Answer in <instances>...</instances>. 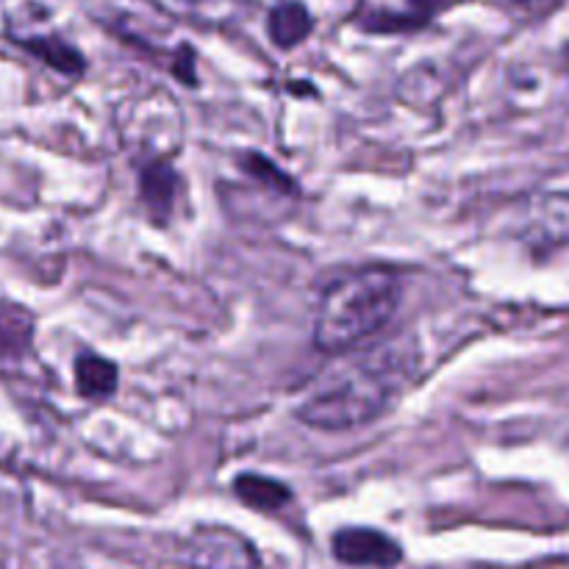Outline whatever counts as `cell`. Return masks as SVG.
Returning <instances> with one entry per match:
<instances>
[{"instance_id": "cell-17", "label": "cell", "mask_w": 569, "mask_h": 569, "mask_svg": "<svg viewBox=\"0 0 569 569\" xmlns=\"http://www.w3.org/2000/svg\"><path fill=\"white\" fill-rule=\"evenodd\" d=\"M187 3H198V0H187Z\"/></svg>"}, {"instance_id": "cell-10", "label": "cell", "mask_w": 569, "mask_h": 569, "mask_svg": "<svg viewBox=\"0 0 569 569\" xmlns=\"http://www.w3.org/2000/svg\"><path fill=\"white\" fill-rule=\"evenodd\" d=\"M17 44L31 56H37L39 61H44L50 70L61 72V76H81L87 70V59L81 56V50L72 48L61 37H26L17 39Z\"/></svg>"}, {"instance_id": "cell-14", "label": "cell", "mask_w": 569, "mask_h": 569, "mask_svg": "<svg viewBox=\"0 0 569 569\" xmlns=\"http://www.w3.org/2000/svg\"><path fill=\"white\" fill-rule=\"evenodd\" d=\"M172 72H176V78H181L183 83H189V87H194V83H198V78H194V53L189 44H181V48H178L176 67H172Z\"/></svg>"}, {"instance_id": "cell-13", "label": "cell", "mask_w": 569, "mask_h": 569, "mask_svg": "<svg viewBox=\"0 0 569 569\" xmlns=\"http://www.w3.org/2000/svg\"><path fill=\"white\" fill-rule=\"evenodd\" d=\"M428 20H422L420 14H398V11H387V9H376L361 20V26L367 28L370 33H406V31H417V28L426 26Z\"/></svg>"}, {"instance_id": "cell-12", "label": "cell", "mask_w": 569, "mask_h": 569, "mask_svg": "<svg viewBox=\"0 0 569 569\" xmlns=\"http://www.w3.org/2000/svg\"><path fill=\"white\" fill-rule=\"evenodd\" d=\"M31 337V317L17 306H0V359H20Z\"/></svg>"}, {"instance_id": "cell-7", "label": "cell", "mask_w": 569, "mask_h": 569, "mask_svg": "<svg viewBox=\"0 0 569 569\" xmlns=\"http://www.w3.org/2000/svg\"><path fill=\"white\" fill-rule=\"evenodd\" d=\"M315 28V17L309 14L303 3L298 0H287V3H278L276 9L267 17V33H270L272 44L281 50H292L303 42L306 37Z\"/></svg>"}, {"instance_id": "cell-5", "label": "cell", "mask_w": 569, "mask_h": 569, "mask_svg": "<svg viewBox=\"0 0 569 569\" xmlns=\"http://www.w3.org/2000/svg\"><path fill=\"white\" fill-rule=\"evenodd\" d=\"M522 237L531 250H553L569 242V192L539 194L528 206Z\"/></svg>"}, {"instance_id": "cell-2", "label": "cell", "mask_w": 569, "mask_h": 569, "mask_svg": "<svg viewBox=\"0 0 569 569\" xmlns=\"http://www.w3.org/2000/svg\"><path fill=\"white\" fill-rule=\"evenodd\" d=\"M403 300L400 276L389 267H365L322 292L315 315V348L342 356L381 333Z\"/></svg>"}, {"instance_id": "cell-11", "label": "cell", "mask_w": 569, "mask_h": 569, "mask_svg": "<svg viewBox=\"0 0 569 569\" xmlns=\"http://www.w3.org/2000/svg\"><path fill=\"white\" fill-rule=\"evenodd\" d=\"M239 167L244 170V176H250L256 183H261L264 192H276L278 198H295V194H298V187H295L292 178H289L276 161L267 159L264 153L248 150V153L239 156Z\"/></svg>"}, {"instance_id": "cell-1", "label": "cell", "mask_w": 569, "mask_h": 569, "mask_svg": "<svg viewBox=\"0 0 569 569\" xmlns=\"http://www.w3.org/2000/svg\"><path fill=\"white\" fill-rule=\"evenodd\" d=\"M415 372V350L403 342L367 350L350 365L326 372L298 403L295 415L315 431H350L370 426L389 409L400 383Z\"/></svg>"}, {"instance_id": "cell-6", "label": "cell", "mask_w": 569, "mask_h": 569, "mask_svg": "<svg viewBox=\"0 0 569 569\" xmlns=\"http://www.w3.org/2000/svg\"><path fill=\"white\" fill-rule=\"evenodd\" d=\"M176 187L178 172L167 159L148 161L139 172V194L156 222H164L170 217L172 203H176Z\"/></svg>"}, {"instance_id": "cell-3", "label": "cell", "mask_w": 569, "mask_h": 569, "mask_svg": "<svg viewBox=\"0 0 569 569\" xmlns=\"http://www.w3.org/2000/svg\"><path fill=\"white\" fill-rule=\"evenodd\" d=\"M181 561L192 569H259V553L248 537L220 526L194 528L181 545Z\"/></svg>"}, {"instance_id": "cell-4", "label": "cell", "mask_w": 569, "mask_h": 569, "mask_svg": "<svg viewBox=\"0 0 569 569\" xmlns=\"http://www.w3.org/2000/svg\"><path fill=\"white\" fill-rule=\"evenodd\" d=\"M331 550L345 567L392 569L403 561V548L376 528H342L333 533Z\"/></svg>"}, {"instance_id": "cell-9", "label": "cell", "mask_w": 569, "mask_h": 569, "mask_svg": "<svg viewBox=\"0 0 569 569\" xmlns=\"http://www.w3.org/2000/svg\"><path fill=\"white\" fill-rule=\"evenodd\" d=\"M233 495L256 511H281L283 506L292 503V489L287 483L259 472H242L233 478Z\"/></svg>"}, {"instance_id": "cell-15", "label": "cell", "mask_w": 569, "mask_h": 569, "mask_svg": "<svg viewBox=\"0 0 569 569\" xmlns=\"http://www.w3.org/2000/svg\"><path fill=\"white\" fill-rule=\"evenodd\" d=\"M448 0H409V6L415 9V14H420L422 20H428L431 14H437Z\"/></svg>"}, {"instance_id": "cell-16", "label": "cell", "mask_w": 569, "mask_h": 569, "mask_svg": "<svg viewBox=\"0 0 569 569\" xmlns=\"http://www.w3.org/2000/svg\"><path fill=\"white\" fill-rule=\"evenodd\" d=\"M515 3H520V6H528V9H533V6L545 3V0H515Z\"/></svg>"}, {"instance_id": "cell-8", "label": "cell", "mask_w": 569, "mask_h": 569, "mask_svg": "<svg viewBox=\"0 0 569 569\" xmlns=\"http://www.w3.org/2000/svg\"><path fill=\"white\" fill-rule=\"evenodd\" d=\"M120 387V370L114 361L98 353H81L76 359V389L87 400H109Z\"/></svg>"}]
</instances>
